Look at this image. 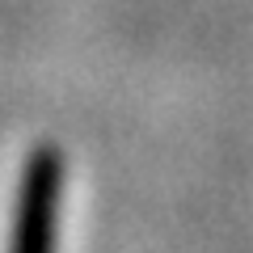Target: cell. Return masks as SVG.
I'll list each match as a JSON object with an SVG mask.
<instances>
[{
    "mask_svg": "<svg viewBox=\"0 0 253 253\" xmlns=\"http://www.w3.org/2000/svg\"><path fill=\"white\" fill-rule=\"evenodd\" d=\"M63 161L55 148H34L26 156L13 211V245L9 253H55V219H59Z\"/></svg>",
    "mask_w": 253,
    "mask_h": 253,
    "instance_id": "1",
    "label": "cell"
}]
</instances>
